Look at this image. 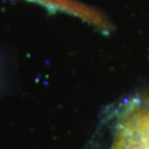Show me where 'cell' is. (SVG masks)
<instances>
[{"instance_id": "6da1fadb", "label": "cell", "mask_w": 149, "mask_h": 149, "mask_svg": "<svg viewBox=\"0 0 149 149\" xmlns=\"http://www.w3.org/2000/svg\"><path fill=\"white\" fill-rule=\"evenodd\" d=\"M109 149H149V98H132L116 109Z\"/></svg>"}, {"instance_id": "7a4b0ae2", "label": "cell", "mask_w": 149, "mask_h": 149, "mask_svg": "<svg viewBox=\"0 0 149 149\" xmlns=\"http://www.w3.org/2000/svg\"><path fill=\"white\" fill-rule=\"evenodd\" d=\"M30 1H31V0H30Z\"/></svg>"}]
</instances>
